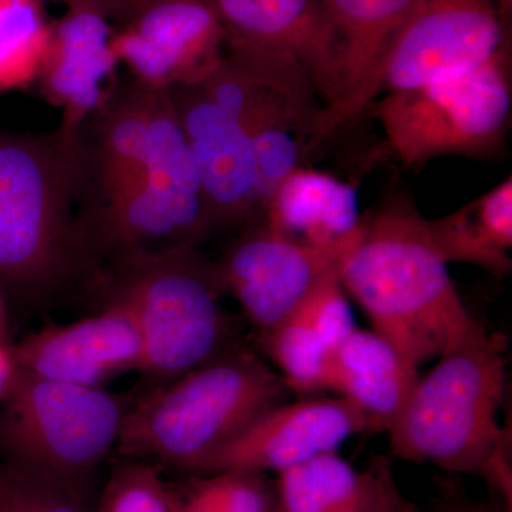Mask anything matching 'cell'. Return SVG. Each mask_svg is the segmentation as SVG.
Returning a JSON list of instances; mask_svg holds the SVG:
<instances>
[{"label":"cell","mask_w":512,"mask_h":512,"mask_svg":"<svg viewBox=\"0 0 512 512\" xmlns=\"http://www.w3.org/2000/svg\"><path fill=\"white\" fill-rule=\"evenodd\" d=\"M510 13L504 0H419L366 86L346 103L322 110L313 147L379 93L417 89L487 62L510 45Z\"/></svg>","instance_id":"obj_10"},{"label":"cell","mask_w":512,"mask_h":512,"mask_svg":"<svg viewBox=\"0 0 512 512\" xmlns=\"http://www.w3.org/2000/svg\"><path fill=\"white\" fill-rule=\"evenodd\" d=\"M16 375H18V366L12 350L6 348L0 340V400L2 402L8 396Z\"/></svg>","instance_id":"obj_31"},{"label":"cell","mask_w":512,"mask_h":512,"mask_svg":"<svg viewBox=\"0 0 512 512\" xmlns=\"http://www.w3.org/2000/svg\"><path fill=\"white\" fill-rule=\"evenodd\" d=\"M507 340L477 323L417 379L394 421L390 451L414 464L485 478L511 500L507 437L498 414L507 384Z\"/></svg>","instance_id":"obj_2"},{"label":"cell","mask_w":512,"mask_h":512,"mask_svg":"<svg viewBox=\"0 0 512 512\" xmlns=\"http://www.w3.org/2000/svg\"><path fill=\"white\" fill-rule=\"evenodd\" d=\"M261 218V225L269 231L315 247L352 241L365 232L367 224L352 184L305 167L286 175L266 202Z\"/></svg>","instance_id":"obj_19"},{"label":"cell","mask_w":512,"mask_h":512,"mask_svg":"<svg viewBox=\"0 0 512 512\" xmlns=\"http://www.w3.org/2000/svg\"><path fill=\"white\" fill-rule=\"evenodd\" d=\"M109 19L87 9H67L50 22L49 43L36 82L49 103L63 109L62 126L79 128L113 90L117 60Z\"/></svg>","instance_id":"obj_17"},{"label":"cell","mask_w":512,"mask_h":512,"mask_svg":"<svg viewBox=\"0 0 512 512\" xmlns=\"http://www.w3.org/2000/svg\"><path fill=\"white\" fill-rule=\"evenodd\" d=\"M369 431L365 414L345 397L284 402L256 417L188 471L201 476L221 471L278 474L322 454L335 453L350 437Z\"/></svg>","instance_id":"obj_13"},{"label":"cell","mask_w":512,"mask_h":512,"mask_svg":"<svg viewBox=\"0 0 512 512\" xmlns=\"http://www.w3.org/2000/svg\"><path fill=\"white\" fill-rule=\"evenodd\" d=\"M426 227L434 248L447 264L460 262L478 266L500 278L510 275L511 177L460 210L439 220H426Z\"/></svg>","instance_id":"obj_23"},{"label":"cell","mask_w":512,"mask_h":512,"mask_svg":"<svg viewBox=\"0 0 512 512\" xmlns=\"http://www.w3.org/2000/svg\"><path fill=\"white\" fill-rule=\"evenodd\" d=\"M42 3L43 0H37ZM67 6V9H87L100 13L110 22H126L140 8V0H50Z\"/></svg>","instance_id":"obj_30"},{"label":"cell","mask_w":512,"mask_h":512,"mask_svg":"<svg viewBox=\"0 0 512 512\" xmlns=\"http://www.w3.org/2000/svg\"><path fill=\"white\" fill-rule=\"evenodd\" d=\"M0 512H89L79 491L0 461Z\"/></svg>","instance_id":"obj_27"},{"label":"cell","mask_w":512,"mask_h":512,"mask_svg":"<svg viewBox=\"0 0 512 512\" xmlns=\"http://www.w3.org/2000/svg\"><path fill=\"white\" fill-rule=\"evenodd\" d=\"M97 512H173L170 488L153 468L133 464L111 478Z\"/></svg>","instance_id":"obj_28"},{"label":"cell","mask_w":512,"mask_h":512,"mask_svg":"<svg viewBox=\"0 0 512 512\" xmlns=\"http://www.w3.org/2000/svg\"><path fill=\"white\" fill-rule=\"evenodd\" d=\"M419 0H325L339 40L333 109L355 97Z\"/></svg>","instance_id":"obj_22"},{"label":"cell","mask_w":512,"mask_h":512,"mask_svg":"<svg viewBox=\"0 0 512 512\" xmlns=\"http://www.w3.org/2000/svg\"><path fill=\"white\" fill-rule=\"evenodd\" d=\"M392 512H421L419 508L416 507L413 503H410V501H407L406 498H402V500L399 501V504L396 505V508Z\"/></svg>","instance_id":"obj_33"},{"label":"cell","mask_w":512,"mask_h":512,"mask_svg":"<svg viewBox=\"0 0 512 512\" xmlns=\"http://www.w3.org/2000/svg\"><path fill=\"white\" fill-rule=\"evenodd\" d=\"M241 124L254 146L261 212L286 175L312 153L323 110L312 77L284 53L224 47V56L201 82Z\"/></svg>","instance_id":"obj_9"},{"label":"cell","mask_w":512,"mask_h":512,"mask_svg":"<svg viewBox=\"0 0 512 512\" xmlns=\"http://www.w3.org/2000/svg\"><path fill=\"white\" fill-rule=\"evenodd\" d=\"M126 262L114 298L140 335L143 372L175 380L224 355L229 322L218 265L195 248Z\"/></svg>","instance_id":"obj_6"},{"label":"cell","mask_w":512,"mask_h":512,"mask_svg":"<svg viewBox=\"0 0 512 512\" xmlns=\"http://www.w3.org/2000/svg\"><path fill=\"white\" fill-rule=\"evenodd\" d=\"M12 353L20 372L83 387L143 369L140 335L116 298L90 318L40 330Z\"/></svg>","instance_id":"obj_15"},{"label":"cell","mask_w":512,"mask_h":512,"mask_svg":"<svg viewBox=\"0 0 512 512\" xmlns=\"http://www.w3.org/2000/svg\"><path fill=\"white\" fill-rule=\"evenodd\" d=\"M363 234L345 244L315 247L259 225L235 242L218 264L222 285L265 336L291 318L320 282L339 274Z\"/></svg>","instance_id":"obj_11"},{"label":"cell","mask_w":512,"mask_h":512,"mask_svg":"<svg viewBox=\"0 0 512 512\" xmlns=\"http://www.w3.org/2000/svg\"><path fill=\"white\" fill-rule=\"evenodd\" d=\"M50 22L37 0H0V92L36 82Z\"/></svg>","instance_id":"obj_24"},{"label":"cell","mask_w":512,"mask_h":512,"mask_svg":"<svg viewBox=\"0 0 512 512\" xmlns=\"http://www.w3.org/2000/svg\"><path fill=\"white\" fill-rule=\"evenodd\" d=\"M0 325H2V302H0Z\"/></svg>","instance_id":"obj_35"},{"label":"cell","mask_w":512,"mask_h":512,"mask_svg":"<svg viewBox=\"0 0 512 512\" xmlns=\"http://www.w3.org/2000/svg\"><path fill=\"white\" fill-rule=\"evenodd\" d=\"M510 45L440 82L387 93L373 116L406 167L441 156L495 157L505 147L512 104Z\"/></svg>","instance_id":"obj_7"},{"label":"cell","mask_w":512,"mask_h":512,"mask_svg":"<svg viewBox=\"0 0 512 512\" xmlns=\"http://www.w3.org/2000/svg\"><path fill=\"white\" fill-rule=\"evenodd\" d=\"M140 2H141V3H144V2H150V0H140ZM207 2H210V3H211V5H212L211 0H207Z\"/></svg>","instance_id":"obj_36"},{"label":"cell","mask_w":512,"mask_h":512,"mask_svg":"<svg viewBox=\"0 0 512 512\" xmlns=\"http://www.w3.org/2000/svg\"><path fill=\"white\" fill-rule=\"evenodd\" d=\"M197 167L212 227L261 217L258 164L251 138L202 83L168 90Z\"/></svg>","instance_id":"obj_14"},{"label":"cell","mask_w":512,"mask_h":512,"mask_svg":"<svg viewBox=\"0 0 512 512\" xmlns=\"http://www.w3.org/2000/svg\"><path fill=\"white\" fill-rule=\"evenodd\" d=\"M426 218L404 200L367 217L365 234L340 266L339 279L373 330L419 370L458 345L478 322L467 311Z\"/></svg>","instance_id":"obj_1"},{"label":"cell","mask_w":512,"mask_h":512,"mask_svg":"<svg viewBox=\"0 0 512 512\" xmlns=\"http://www.w3.org/2000/svg\"><path fill=\"white\" fill-rule=\"evenodd\" d=\"M419 379L396 349L375 330L356 329L329 356L326 390L362 410L372 433L389 431Z\"/></svg>","instance_id":"obj_20"},{"label":"cell","mask_w":512,"mask_h":512,"mask_svg":"<svg viewBox=\"0 0 512 512\" xmlns=\"http://www.w3.org/2000/svg\"><path fill=\"white\" fill-rule=\"evenodd\" d=\"M123 407L101 387L20 372L0 413L5 460L79 491L119 441Z\"/></svg>","instance_id":"obj_8"},{"label":"cell","mask_w":512,"mask_h":512,"mask_svg":"<svg viewBox=\"0 0 512 512\" xmlns=\"http://www.w3.org/2000/svg\"><path fill=\"white\" fill-rule=\"evenodd\" d=\"M111 47L151 90L204 82L224 56L225 32L207 0H150L114 29Z\"/></svg>","instance_id":"obj_12"},{"label":"cell","mask_w":512,"mask_h":512,"mask_svg":"<svg viewBox=\"0 0 512 512\" xmlns=\"http://www.w3.org/2000/svg\"><path fill=\"white\" fill-rule=\"evenodd\" d=\"M298 312L312 326L329 353L357 329L339 274L320 282Z\"/></svg>","instance_id":"obj_29"},{"label":"cell","mask_w":512,"mask_h":512,"mask_svg":"<svg viewBox=\"0 0 512 512\" xmlns=\"http://www.w3.org/2000/svg\"><path fill=\"white\" fill-rule=\"evenodd\" d=\"M289 392L259 357L224 353L126 413L117 444L127 456L190 470Z\"/></svg>","instance_id":"obj_4"},{"label":"cell","mask_w":512,"mask_h":512,"mask_svg":"<svg viewBox=\"0 0 512 512\" xmlns=\"http://www.w3.org/2000/svg\"><path fill=\"white\" fill-rule=\"evenodd\" d=\"M212 228L197 167L170 93L156 90L150 148L143 170L123 194L87 222L90 245L124 261L195 248Z\"/></svg>","instance_id":"obj_5"},{"label":"cell","mask_w":512,"mask_h":512,"mask_svg":"<svg viewBox=\"0 0 512 512\" xmlns=\"http://www.w3.org/2000/svg\"><path fill=\"white\" fill-rule=\"evenodd\" d=\"M170 500H171V510H173V512H195V511L188 510V508L183 507V505L175 503V501L173 500V497H171V493H170Z\"/></svg>","instance_id":"obj_34"},{"label":"cell","mask_w":512,"mask_h":512,"mask_svg":"<svg viewBox=\"0 0 512 512\" xmlns=\"http://www.w3.org/2000/svg\"><path fill=\"white\" fill-rule=\"evenodd\" d=\"M225 45L298 60L329 107L336 100L339 40L325 0H211Z\"/></svg>","instance_id":"obj_16"},{"label":"cell","mask_w":512,"mask_h":512,"mask_svg":"<svg viewBox=\"0 0 512 512\" xmlns=\"http://www.w3.org/2000/svg\"><path fill=\"white\" fill-rule=\"evenodd\" d=\"M156 90L136 80L114 84L82 126L86 153V218L116 200L143 170L150 148Z\"/></svg>","instance_id":"obj_18"},{"label":"cell","mask_w":512,"mask_h":512,"mask_svg":"<svg viewBox=\"0 0 512 512\" xmlns=\"http://www.w3.org/2000/svg\"><path fill=\"white\" fill-rule=\"evenodd\" d=\"M175 503L195 512H275V483L265 473L221 471L195 481Z\"/></svg>","instance_id":"obj_26"},{"label":"cell","mask_w":512,"mask_h":512,"mask_svg":"<svg viewBox=\"0 0 512 512\" xmlns=\"http://www.w3.org/2000/svg\"><path fill=\"white\" fill-rule=\"evenodd\" d=\"M440 512H497V510L484 503L457 501V503L444 504Z\"/></svg>","instance_id":"obj_32"},{"label":"cell","mask_w":512,"mask_h":512,"mask_svg":"<svg viewBox=\"0 0 512 512\" xmlns=\"http://www.w3.org/2000/svg\"><path fill=\"white\" fill-rule=\"evenodd\" d=\"M266 349L291 392L326 390L329 350L312 326L296 311L264 336Z\"/></svg>","instance_id":"obj_25"},{"label":"cell","mask_w":512,"mask_h":512,"mask_svg":"<svg viewBox=\"0 0 512 512\" xmlns=\"http://www.w3.org/2000/svg\"><path fill=\"white\" fill-rule=\"evenodd\" d=\"M76 207L86 208L82 127L0 134V281L43 289L73 274L90 248Z\"/></svg>","instance_id":"obj_3"},{"label":"cell","mask_w":512,"mask_h":512,"mask_svg":"<svg viewBox=\"0 0 512 512\" xmlns=\"http://www.w3.org/2000/svg\"><path fill=\"white\" fill-rule=\"evenodd\" d=\"M276 476L275 512H392L403 498L386 460L360 471L338 451Z\"/></svg>","instance_id":"obj_21"}]
</instances>
